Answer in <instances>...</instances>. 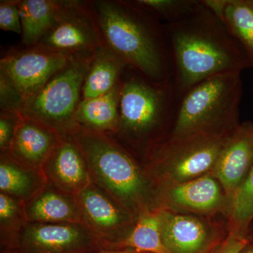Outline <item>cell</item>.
Wrapping results in <instances>:
<instances>
[{
    "label": "cell",
    "mask_w": 253,
    "mask_h": 253,
    "mask_svg": "<svg viewBox=\"0 0 253 253\" xmlns=\"http://www.w3.org/2000/svg\"><path fill=\"white\" fill-rule=\"evenodd\" d=\"M164 25L172 52V82L179 99L208 78L253 67L242 46L201 0L189 16Z\"/></svg>",
    "instance_id": "obj_1"
},
{
    "label": "cell",
    "mask_w": 253,
    "mask_h": 253,
    "mask_svg": "<svg viewBox=\"0 0 253 253\" xmlns=\"http://www.w3.org/2000/svg\"><path fill=\"white\" fill-rule=\"evenodd\" d=\"M91 3L108 47L145 77L172 82V52L162 22L134 0Z\"/></svg>",
    "instance_id": "obj_2"
},
{
    "label": "cell",
    "mask_w": 253,
    "mask_h": 253,
    "mask_svg": "<svg viewBox=\"0 0 253 253\" xmlns=\"http://www.w3.org/2000/svg\"><path fill=\"white\" fill-rule=\"evenodd\" d=\"M69 135L85 159L91 181L137 219L159 208L158 189L137 157L113 136L77 126Z\"/></svg>",
    "instance_id": "obj_3"
},
{
    "label": "cell",
    "mask_w": 253,
    "mask_h": 253,
    "mask_svg": "<svg viewBox=\"0 0 253 253\" xmlns=\"http://www.w3.org/2000/svg\"><path fill=\"white\" fill-rule=\"evenodd\" d=\"M179 99L173 82L152 81L126 66L120 81L119 125L112 136L144 161L167 139Z\"/></svg>",
    "instance_id": "obj_4"
},
{
    "label": "cell",
    "mask_w": 253,
    "mask_h": 253,
    "mask_svg": "<svg viewBox=\"0 0 253 253\" xmlns=\"http://www.w3.org/2000/svg\"><path fill=\"white\" fill-rule=\"evenodd\" d=\"M241 73L216 75L201 82L179 98L167 139L210 133L230 134L241 124Z\"/></svg>",
    "instance_id": "obj_5"
},
{
    "label": "cell",
    "mask_w": 253,
    "mask_h": 253,
    "mask_svg": "<svg viewBox=\"0 0 253 253\" xmlns=\"http://www.w3.org/2000/svg\"><path fill=\"white\" fill-rule=\"evenodd\" d=\"M230 134L201 133L166 139L145 158V170L157 189L212 172Z\"/></svg>",
    "instance_id": "obj_6"
},
{
    "label": "cell",
    "mask_w": 253,
    "mask_h": 253,
    "mask_svg": "<svg viewBox=\"0 0 253 253\" xmlns=\"http://www.w3.org/2000/svg\"><path fill=\"white\" fill-rule=\"evenodd\" d=\"M93 55L75 56L38 92L25 99L20 115L60 134L71 132L78 126L76 114Z\"/></svg>",
    "instance_id": "obj_7"
},
{
    "label": "cell",
    "mask_w": 253,
    "mask_h": 253,
    "mask_svg": "<svg viewBox=\"0 0 253 253\" xmlns=\"http://www.w3.org/2000/svg\"><path fill=\"white\" fill-rule=\"evenodd\" d=\"M38 44L70 56H91L106 46L91 1L68 0L59 21Z\"/></svg>",
    "instance_id": "obj_8"
},
{
    "label": "cell",
    "mask_w": 253,
    "mask_h": 253,
    "mask_svg": "<svg viewBox=\"0 0 253 253\" xmlns=\"http://www.w3.org/2000/svg\"><path fill=\"white\" fill-rule=\"evenodd\" d=\"M10 236L17 253H82L100 241L84 223L27 221Z\"/></svg>",
    "instance_id": "obj_9"
},
{
    "label": "cell",
    "mask_w": 253,
    "mask_h": 253,
    "mask_svg": "<svg viewBox=\"0 0 253 253\" xmlns=\"http://www.w3.org/2000/svg\"><path fill=\"white\" fill-rule=\"evenodd\" d=\"M75 56L41 45L11 49L0 60V73L9 78L25 99L38 92Z\"/></svg>",
    "instance_id": "obj_10"
},
{
    "label": "cell",
    "mask_w": 253,
    "mask_h": 253,
    "mask_svg": "<svg viewBox=\"0 0 253 253\" xmlns=\"http://www.w3.org/2000/svg\"><path fill=\"white\" fill-rule=\"evenodd\" d=\"M161 236L169 253H210L218 247L224 229L210 217L161 208Z\"/></svg>",
    "instance_id": "obj_11"
},
{
    "label": "cell",
    "mask_w": 253,
    "mask_h": 253,
    "mask_svg": "<svg viewBox=\"0 0 253 253\" xmlns=\"http://www.w3.org/2000/svg\"><path fill=\"white\" fill-rule=\"evenodd\" d=\"M158 207L174 212L211 217L225 214L228 200L219 181L212 172L158 189Z\"/></svg>",
    "instance_id": "obj_12"
},
{
    "label": "cell",
    "mask_w": 253,
    "mask_h": 253,
    "mask_svg": "<svg viewBox=\"0 0 253 253\" xmlns=\"http://www.w3.org/2000/svg\"><path fill=\"white\" fill-rule=\"evenodd\" d=\"M76 199L83 222L102 241H114L135 223L129 212L93 182Z\"/></svg>",
    "instance_id": "obj_13"
},
{
    "label": "cell",
    "mask_w": 253,
    "mask_h": 253,
    "mask_svg": "<svg viewBox=\"0 0 253 253\" xmlns=\"http://www.w3.org/2000/svg\"><path fill=\"white\" fill-rule=\"evenodd\" d=\"M253 167V123L246 121L231 133L212 172L222 186L228 202L244 184Z\"/></svg>",
    "instance_id": "obj_14"
},
{
    "label": "cell",
    "mask_w": 253,
    "mask_h": 253,
    "mask_svg": "<svg viewBox=\"0 0 253 253\" xmlns=\"http://www.w3.org/2000/svg\"><path fill=\"white\" fill-rule=\"evenodd\" d=\"M42 172L48 182L73 196L92 182L84 156L69 134H61Z\"/></svg>",
    "instance_id": "obj_15"
},
{
    "label": "cell",
    "mask_w": 253,
    "mask_h": 253,
    "mask_svg": "<svg viewBox=\"0 0 253 253\" xmlns=\"http://www.w3.org/2000/svg\"><path fill=\"white\" fill-rule=\"evenodd\" d=\"M61 136L47 126L21 115L11 147L6 154L25 166L42 171Z\"/></svg>",
    "instance_id": "obj_16"
},
{
    "label": "cell",
    "mask_w": 253,
    "mask_h": 253,
    "mask_svg": "<svg viewBox=\"0 0 253 253\" xmlns=\"http://www.w3.org/2000/svg\"><path fill=\"white\" fill-rule=\"evenodd\" d=\"M27 221L84 223L76 196L46 182L41 191L24 202Z\"/></svg>",
    "instance_id": "obj_17"
},
{
    "label": "cell",
    "mask_w": 253,
    "mask_h": 253,
    "mask_svg": "<svg viewBox=\"0 0 253 253\" xmlns=\"http://www.w3.org/2000/svg\"><path fill=\"white\" fill-rule=\"evenodd\" d=\"M68 0H18L22 41L27 46L38 45L63 14Z\"/></svg>",
    "instance_id": "obj_18"
},
{
    "label": "cell",
    "mask_w": 253,
    "mask_h": 253,
    "mask_svg": "<svg viewBox=\"0 0 253 253\" xmlns=\"http://www.w3.org/2000/svg\"><path fill=\"white\" fill-rule=\"evenodd\" d=\"M127 65L107 46L93 55L83 83L82 99L99 97L112 90Z\"/></svg>",
    "instance_id": "obj_19"
},
{
    "label": "cell",
    "mask_w": 253,
    "mask_h": 253,
    "mask_svg": "<svg viewBox=\"0 0 253 253\" xmlns=\"http://www.w3.org/2000/svg\"><path fill=\"white\" fill-rule=\"evenodd\" d=\"M119 96L120 82L107 94L94 99H82L76 114V124L113 135L119 125Z\"/></svg>",
    "instance_id": "obj_20"
},
{
    "label": "cell",
    "mask_w": 253,
    "mask_h": 253,
    "mask_svg": "<svg viewBox=\"0 0 253 253\" xmlns=\"http://www.w3.org/2000/svg\"><path fill=\"white\" fill-rule=\"evenodd\" d=\"M46 182L47 180L42 171L25 166L8 154H1V193L26 202L41 191Z\"/></svg>",
    "instance_id": "obj_21"
},
{
    "label": "cell",
    "mask_w": 253,
    "mask_h": 253,
    "mask_svg": "<svg viewBox=\"0 0 253 253\" xmlns=\"http://www.w3.org/2000/svg\"><path fill=\"white\" fill-rule=\"evenodd\" d=\"M161 208L141 213L126 237L116 246L144 253H169L161 236Z\"/></svg>",
    "instance_id": "obj_22"
},
{
    "label": "cell",
    "mask_w": 253,
    "mask_h": 253,
    "mask_svg": "<svg viewBox=\"0 0 253 253\" xmlns=\"http://www.w3.org/2000/svg\"><path fill=\"white\" fill-rule=\"evenodd\" d=\"M217 17L242 46L253 67V0H224Z\"/></svg>",
    "instance_id": "obj_23"
},
{
    "label": "cell",
    "mask_w": 253,
    "mask_h": 253,
    "mask_svg": "<svg viewBox=\"0 0 253 253\" xmlns=\"http://www.w3.org/2000/svg\"><path fill=\"white\" fill-rule=\"evenodd\" d=\"M225 215L229 232L246 236L253 223V167L244 184L228 202Z\"/></svg>",
    "instance_id": "obj_24"
},
{
    "label": "cell",
    "mask_w": 253,
    "mask_h": 253,
    "mask_svg": "<svg viewBox=\"0 0 253 253\" xmlns=\"http://www.w3.org/2000/svg\"><path fill=\"white\" fill-rule=\"evenodd\" d=\"M163 24L181 21L197 9L201 0H134Z\"/></svg>",
    "instance_id": "obj_25"
},
{
    "label": "cell",
    "mask_w": 253,
    "mask_h": 253,
    "mask_svg": "<svg viewBox=\"0 0 253 253\" xmlns=\"http://www.w3.org/2000/svg\"><path fill=\"white\" fill-rule=\"evenodd\" d=\"M27 222L24 202L14 197L0 194V225L1 232L11 236Z\"/></svg>",
    "instance_id": "obj_26"
},
{
    "label": "cell",
    "mask_w": 253,
    "mask_h": 253,
    "mask_svg": "<svg viewBox=\"0 0 253 253\" xmlns=\"http://www.w3.org/2000/svg\"><path fill=\"white\" fill-rule=\"evenodd\" d=\"M25 99L21 91L9 78L0 73V108L1 111L20 114Z\"/></svg>",
    "instance_id": "obj_27"
},
{
    "label": "cell",
    "mask_w": 253,
    "mask_h": 253,
    "mask_svg": "<svg viewBox=\"0 0 253 253\" xmlns=\"http://www.w3.org/2000/svg\"><path fill=\"white\" fill-rule=\"evenodd\" d=\"M0 28L18 35L22 34L21 16L18 0H1L0 1Z\"/></svg>",
    "instance_id": "obj_28"
},
{
    "label": "cell",
    "mask_w": 253,
    "mask_h": 253,
    "mask_svg": "<svg viewBox=\"0 0 253 253\" xmlns=\"http://www.w3.org/2000/svg\"><path fill=\"white\" fill-rule=\"evenodd\" d=\"M21 115L1 111L0 113V149L1 154L9 152Z\"/></svg>",
    "instance_id": "obj_29"
},
{
    "label": "cell",
    "mask_w": 253,
    "mask_h": 253,
    "mask_svg": "<svg viewBox=\"0 0 253 253\" xmlns=\"http://www.w3.org/2000/svg\"><path fill=\"white\" fill-rule=\"evenodd\" d=\"M249 244L246 236L229 232L214 253H241Z\"/></svg>",
    "instance_id": "obj_30"
},
{
    "label": "cell",
    "mask_w": 253,
    "mask_h": 253,
    "mask_svg": "<svg viewBox=\"0 0 253 253\" xmlns=\"http://www.w3.org/2000/svg\"><path fill=\"white\" fill-rule=\"evenodd\" d=\"M94 253H144L139 252L136 250L131 249H123L119 250V251H103V252Z\"/></svg>",
    "instance_id": "obj_31"
},
{
    "label": "cell",
    "mask_w": 253,
    "mask_h": 253,
    "mask_svg": "<svg viewBox=\"0 0 253 253\" xmlns=\"http://www.w3.org/2000/svg\"><path fill=\"white\" fill-rule=\"evenodd\" d=\"M246 239L249 240L250 243H253V223L250 226L249 230L246 233Z\"/></svg>",
    "instance_id": "obj_32"
},
{
    "label": "cell",
    "mask_w": 253,
    "mask_h": 253,
    "mask_svg": "<svg viewBox=\"0 0 253 253\" xmlns=\"http://www.w3.org/2000/svg\"><path fill=\"white\" fill-rule=\"evenodd\" d=\"M241 253H253V243H250Z\"/></svg>",
    "instance_id": "obj_33"
}]
</instances>
